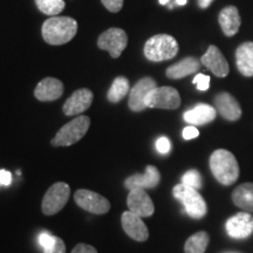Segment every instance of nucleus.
Segmentation results:
<instances>
[{
	"label": "nucleus",
	"instance_id": "1",
	"mask_svg": "<svg viewBox=\"0 0 253 253\" xmlns=\"http://www.w3.org/2000/svg\"><path fill=\"white\" fill-rule=\"evenodd\" d=\"M43 40L52 46L67 43L78 33V23L71 17H52L43 23L41 28Z\"/></svg>",
	"mask_w": 253,
	"mask_h": 253
},
{
	"label": "nucleus",
	"instance_id": "2",
	"mask_svg": "<svg viewBox=\"0 0 253 253\" xmlns=\"http://www.w3.org/2000/svg\"><path fill=\"white\" fill-rule=\"evenodd\" d=\"M210 169L214 178L223 185H232L239 177V166L235 155L229 150L218 149L210 156Z\"/></svg>",
	"mask_w": 253,
	"mask_h": 253
},
{
	"label": "nucleus",
	"instance_id": "3",
	"mask_svg": "<svg viewBox=\"0 0 253 253\" xmlns=\"http://www.w3.org/2000/svg\"><path fill=\"white\" fill-rule=\"evenodd\" d=\"M178 42L169 34H157L147 40L144 55L149 61L160 62L175 58L178 53Z\"/></svg>",
	"mask_w": 253,
	"mask_h": 253
},
{
	"label": "nucleus",
	"instance_id": "4",
	"mask_svg": "<svg viewBox=\"0 0 253 253\" xmlns=\"http://www.w3.org/2000/svg\"><path fill=\"white\" fill-rule=\"evenodd\" d=\"M90 126V119L86 115H80L71 122L66 123L50 141L53 147H69L75 144L87 134Z\"/></svg>",
	"mask_w": 253,
	"mask_h": 253
},
{
	"label": "nucleus",
	"instance_id": "5",
	"mask_svg": "<svg viewBox=\"0 0 253 253\" xmlns=\"http://www.w3.org/2000/svg\"><path fill=\"white\" fill-rule=\"evenodd\" d=\"M172 194L176 199L181 201L183 207L185 209V212L190 217L195 219H201L208 212V207L204 198L198 194V191L194 188H190L188 185L178 184L172 190Z\"/></svg>",
	"mask_w": 253,
	"mask_h": 253
},
{
	"label": "nucleus",
	"instance_id": "6",
	"mask_svg": "<svg viewBox=\"0 0 253 253\" xmlns=\"http://www.w3.org/2000/svg\"><path fill=\"white\" fill-rule=\"evenodd\" d=\"M69 197H71V188L67 183L58 182L53 184L47 190L42 198L41 210L43 214L53 216V214L60 212L67 204Z\"/></svg>",
	"mask_w": 253,
	"mask_h": 253
},
{
	"label": "nucleus",
	"instance_id": "7",
	"mask_svg": "<svg viewBox=\"0 0 253 253\" xmlns=\"http://www.w3.org/2000/svg\"><path fill=\"white\" fill-rule=\"evenodd\" d=\"M145 104L148 108L173 110L181 106V96L178 91L172 87H156L147 95Z\"/></svg>",
	"mask_w": 253,
	"mask_h": 253
},
{
	"label": "nucleus",
	"instance_id": "8",
	"mask_svg": "<svg viewBox=\"0 0 253 253\" xmlns=\"http://www.w3.org/2000/svg\"><path fill=\"white\" fill-rule=\"evenodd\" d=\"M128 45V36L122 28L113 27L103 32L97 39V47L100 49L107 50L110 56L118 59Z\"/></svg>",
	"mask_w": 253,
	"mask_h": 253
},
{
	"label": "nucleus",
	"instance_id": "9",
	"mask_svg": "<svg viewBox=\"0 0 253 253\" xmlns=\"http://www.w3.org/2000/svg\"><path fill=\"white\" fill-rule=\"evenodd\" d=\"M74 201L81 209L94 214H104L110 210L108 199L90 190H78L74 194Z\"/></svg>",
	"mask_w": 253,
	"mask_h": 253
},
{
	"label": "nucleus",
	"instance_id": "10",
	"mask_svg": "<svg viewBox=\"0 0 253 253\" xmlns=\"http://www.w3.org/2000/svg\"><path fill=\"white\" fill-rule=\"evenodd\" d=\"M126 205L129 211L142 217H150L155 212V207L153 201L143 189L129 190L126 197Z\"/></svg>",
	"mask_w": 253,
	"mask_h": 253
},
{
	"label": "nucleus",
	"instance_id": "11",
	"mask_svg": "<svg viewBox=\"0 0 253 253\" xmlns=\"http://www.w3.org/2000/svg\"><path fill=\"white\" fill-rule=\"evenodd\" d=\"M156 87V81L150 77L142 78L140 81H137V84L131 88L130 94H129V108L136 113L143 112L144 109H147L148 107L145 104V97Z\"/></svg>",
	"mask_w": 253,
	"mask_h": 253
},
{
	"label": "nucleus",
	"instance_id": "12",
	"mask_svg": "<svg viewBox=\"0 0 253 253\" xmlns=\"http://www.w3.org/2000/svg\"><path fill=\"white\" fill-rule=\"evenodd\" d=\"M225 229L231 238H248L253 233V216L245 211L237 213L227 219Z\"/></svg>",
	"mask_w": 253,
	"mask_h": 253
},
{
	"label": "nucleus",
	"instance_id": "13",
	"mask_svg": "<svg viewBox=\"0 0 253 253\" xmlns=\"http://www.w3.org/2000/svg\"><path fill=\"white\" fill-rule=\"evenodd\" d=\"M91 102H93V91L87 88H81V89L75 90L66 100L62 110L67 116L81 115V113L86 112L89 108Z\"/></svg>",
	"mask_w": 253,
	"mask_h": 253
},
{
	"label": "nucleus",
	"instance_id": "14",
	"mask_svg": "<svg viewBox=\"0 0 253 253\" xmlns=\"http://www.w3.org/2000/svg\"><path fill=\"white\" fill-rule=\"evenodd\" d=\"M121 224L125 232L136 242H147L149 238V230L137 214L131 211H126L121 216Z\"/></svg>",
	"mask_w": 253,
	"mask_h": 253
},
{
	"label": "nucleus",
	"instance_id": "15",
	"mask_svg": "<svg viewBox=\"0 0 253 253\" xmlns=\"http://www.w3.org/2000/svg\"><path fill=\"white\" fill-rule=\"evenodd\" d=\"M201 62L217 78H225L230 72L226 59L224 58L220 49L214 45L209 46L207 53L202 56Z\"/></svg>",
	"mask_w": 253,
	"mask_h": 253
},
{
	"label": "nucleus",
	"instance_id": "16",
	"mask_svg": "<svg viewBox=\"0 0 253 253\" xmlns=\"http://www.w3.org/2000/svg\"><path fill=\"white\" fill-rule=\"evenodd\" d=\"M161 181V173L154 166H148L145 168L144 173H134L126 178L125 186L128 190L132 189H153L156 188Z\"/></svg>",
	"mask_w": 253,
	"mask_h": 253
},
{
	"label": "nucleus",
	"instance_id": "17",
	"mask_svg": "<svg viewBox=\"0 0 253 253\" xmlns=\"http://www.w3.org/2000/svg\"><path fill=\"white\" fill-rule=\"evenodd\" d=\"M214 106L221 118L227 121H237L242 116V108H240L238 101L229 93L218 94L214 97Z\"/></svg>",
	"mask_w": 253,
	"mask_h": 253
},
{
	"label": "nucleus",
	"instance_id": "18",
	"mask_svg": "<svg viewBox=\"0 0 253 253\" xmlns=\"http://www.w3.org/2000/svg\"><path fill=\"white\" fill-rule=\"evenodd\" d=\"M63 94L62 82L55 78H45L41 80L34 90V96L42 102L55 101Z\"/></svg>",
	"mask_w": 253,
	"mask_h": 253
},
{
	"label": "nucleus",
	"instance_id": "19",
	"mask_svg": "<svg viewBox=\"0 0 253 253\" xmlns=\"http://www.w3.org/2000/svg\"><path fill=\"white\" fill-rule=\"evenodd\" d=\"M217 116V110L205 103H199L184 113L185 122L192 126H204L212 122Z\"/></svg>",
	"mask_w": 253,
	"mask_h": 253
},
{
	"label": "nucleus",
	"instance_id": "20",
	"mask_svg": "<svg viewBox=\"0 0 253 253\" xmlns=\"http://www.w3.org/2000/svg\"><path fill=\"white\" fill-rule=\"evenodd\" d=\"M218 20H219L221 31L226 37H233L238 33L242 20H240L238 8L235 6H227L221 9Z\"/></svg>",
	"mask_w": 253,
	"mask_h": 253
},
{
	"label": "nucleus",
	"instance_id": "21",
	"mask_svg": "<svg viewBox=\"0 0 253 253\" xmlns=\"http://www.w3.org/2000/svg\"><path fill=\"white\" fill-rule=\"evenodd\" d=\"M202 62L198 59L194 58V56H188V58L181 60L179 62L175 63V65L170 66L167 69L166 74L169 79L172 80H178V79H183L188 75L195 74L201 68Z\"/></svg>",
	"mask_w": 253,
	"mask_h": 253
},
{
	"label": "nucleus",
	"instance_id": "22",
	"mask_svg": "<svg viewBox=\"0 0 253 253\" xmlns=\"http://www.w3.org/2000/svg\"><path fill=\"white\" fill-rule=\"evenodd\" d=\"M236 63L240 74L253 77V42H244L237 48Z\"/></svg>",
	"mask_w": 253,
	"mask_h": 253
},
{
	"label": "nucleus",
	"instance_id": "23",
	"mask_svg": "<svg viewBox=\"0 0 253 253\" xmlns=\"http://www.w3.org/2000/svg\"><path fill=\"white\" fill-rule=\"evenodd\" d=\"M232 201L243 211L253 213V183H244L237 186L232 194Z\"/></svg>",
	"mask_w": 253,
	"mask_h": 253
},
{
	"label": "nucleus",
	"instance_id": "24",
	"mask_svg": "<svg viewBox=\"0 0 253 253\" xmlns=\"http://www.w3.org/2000/svg\"><path fill=\"white\" fill-rule=\"evenodd\" d=\"M210 242V237L205 231H199L191 237H189L185 242L184 251L185 253H205Z\"/></svg>",
	"mask_w": 253,
	"mask_h": 253
},
{
	"label": "nucleus",
	"instance_id": "25",
	"mask_svg": "<svg viewBox=\"0 0 253 253\" xmlns=\"http://www.w3.org/2000/svg\"><path fill=\"white\" fill-rule=\"evenodd\" d=\"M129 91V81L125 77H118L114 80L112 87L107 94V97L110 102L118 103Z\"/></svg>",
	"mask_w": 253,
	"mask_h": 253
},
{
	"label": "nucleus",
	"instance_id": "26",
	"mask_svg": "<svg viewBox=\"0 0 253 253\" xmlns=\"http://www.w3.org/2000/svg\"><path fill=\"white\" fill-rule=\"evenodd\" d=\"M37 7L43 14L49 17H56L65 9V1L63 0H36Z\"/></svg>",
	"mask_w": 253,
	"mask_h": 253
},
{
	"label": "nucleus",
	"instance_id": "27",
	"mask_svg": "<svg viewBox=\"0 0 253 253\" xmlns=\"http://www.w3.org/2000/svg\"><path fill=\"white\" fill-rule=\"evenodd\" d=\"M182 184L188 185L190 188H194L196 190L201 189L202 185H203L201 173L197 170H189L182 177Z\"/></svg>",
	"mask_w": 253,
	"mask_h": 253
},
{
	"label": "nucleus",
	"instance_id": "28",
	"mask_svg": "<svg viewBox=\"0 0 253 253\" xmlns=\"http://www.w3.org/2000/svg\"><path fill=\"white\" fill-rule=\"evenodd\" d=\"M55 240H56L55 236L49 235V233H47V232L41 233V235L39 236V244L41 248H42L43 252L49 251V250L55 245Z\"/></svg>",
	"mask_w": 253,
	"mask_h": 253
},
{
	"label": "nucleus",
	"instance_id": "29",
	"mask_svg": "<svg viewBox=\"0 0 253 253\" xmlns=\"http://www.w3.org/2000/svg\"><path fill=\"white\" fill-rule=\"evenodd\" d=\"M194 84H196L198 90L205 91L210 87V77L205 74H197L194 79Z\"/></svg>",
	"mask_w": 253,
	"mask_h": 253
},
{
	"label": "nucleus",
	"instance_id": "30",
	"mask_svg": "<svg viewBox=\"0 0 253 253\" xmlns=\"http://www.w3.org/2000/svg\"><path fill=\"white\" fill-rule=\"evenodd\" d=\"M102 5L113 13H118L123 7V0H101Z\"/></svg>",
	"mask_w": 253,
	"mask_h": 253
},
{
	"label": "nucleus",
	"instance_id": "31",
	"mask_svg": "<svg viewBox=\"0 0 253 253\" xmlns=\"http://www.w3.org/2000/svg\"><path fill=\"white\" fill-rule=\"evenodd\" d=\"M170 148H171V144H170V141L168 137H160L156 142V149L158 153L161 154H168L170 151Z\"/></svg>",
	"mask_w": 253,
	"mask_h": 253
},
{
	"label": "nucleus",
	"instance_id": "32",
	"mask_svg": "<svg viewBox=\"0 0 253 253\" xmlns=\"http://www.w3.org/2000/svg\"><path fill=\"white\" fill-rule=\"evenodd\" d=\"M72 253H97V251L94 246L84 244V243H80V244H78L73 249Z\"/></svg>",
	"mask_w": 253,
	"mask_h": 253
},
{
	"label": "nucleus",
	"instance_id": "33",
	"mask_svg": "<svg viewBox=\"0 0 253 253\" xmlns=\"http://www.w3.org/2000/svg\"><path fill=\"white\" fill-rule=\"evenodd\" d=\"M198 135L199 131L195 126H186V128L183 129V137H184V140H192V138L197 137Z\"/></svg>",
	"mask_w": 253,
	"mask_h": 253
},
{
	"label": "nucleus",
	"instance_id": "34",
	"mask_svg": "<svg viewBox=\"0 0 253 253\" xmlns=\"http://www.w3.org/2000/svg\"><path fill=\"white\" fill-rule=\"evenodd\" d=\"M43 253H66L65 242L61 238H59V237H56L55 245L49 251H45Z\"/></svg>",
	"mask_w": 253,
	"mask_h": 253
},
{
	"label": "nucleus",
	"instance_id": "35",
	"mask_svg": "<svg viewBox=\"0 0 253 253\" xmlns=\"http://www.w3.org/2000/svg\"><path fill=\"white\" fill-rule=\"evenodd\" d=\"M12 183V173L7 170L1 169L0 170V185L8 186Z\"/></svg>",
	"mask_w": 253,
	"mask_h": 253
},
{
	"label": "nucleus",
	"instance_id": "36",
	"mask_svg": "<svg viewBox=\"0 0 253 253\" xmlns=\"http://www.w3.org/2000/svg\"><path fill=\"white\" fill-rule=\"evenodd\" d=\"M212 1L213 0H198V6L201 8L205 9V8H208L211 4H212Z\"/></svg>",
	"mask_w": 253,
	"mask_h": 253
},
{
	"label": "nucleus",
	"instance_id": "37",
	"mask_svg": "<svg viewBox=\"0 0 253 253\" xmlns=\"http://www.w3.org/2000/svg\"><path fill=\"white\" fill-rule=\"evenodd\" d=\"M176 1V5L178 6H184L186 2H188V0H175Z\"/></svg>",
	"mask_w": 253,
	"mask_h": 253
},
{
	"label": "nucleus",
	"instance_id": "38",
	"mask_svg": "<svg viewBox=\"0 0 253 253\" xmlns=\"http://www.w3.org/2000/svg\"><path fill=\"white\" fill-rule=\"evenodd\" d=\"M161 5H169L171 1H175V0H158Z\"/></svg>",
	"mask_w": 253,
	"mask_h": 253
}]
</instances>
